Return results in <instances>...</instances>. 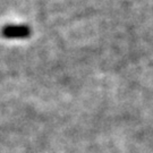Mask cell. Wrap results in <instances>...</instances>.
<instances>
[{
	"label": "cell",
	"instance_id": "6da1fadb",
	"mask_svg": "<svg viewBox=\"0 0 153 153\" xmlns=\"http://www.w3.org/2000/svg\"><path fill=\"white\" fill-rule=\"evenodd\" d=\"M1 34L7 39H24L31 35V28L27 25H6Z\"/></svg>",
	"mask_w": 153,
	"mask_h": 153
}]
</instances>
